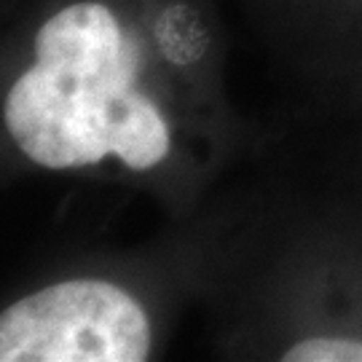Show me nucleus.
Returning <instances> with one entry per match:
<instances>
[{"instance_id":"2","label":"nucleus","mask_w":362,"mask_h":362,"mask_svg":"<svg viewBox=\"0 0 362 362\" xmlns=\"http://www.w3.org/2000/svg\"><path fill=\"white\" fill-rule=\"evenodd\" d=\"M148 351V314L113 282H59L0 311V362H140Z\"/></svg>"},{"instance_id":"1","label":"nucleus","mask_w":362,"mask_h":362,"mask_svg":"<svg viewBox=\"0 0 362 362\" xmlns=\"http://www.w3.org/2000/svg\"><path fill=\"white\" fill-rule=\"evenodd\" d=\"M140 57L116 13L73 3L35 35V62L6 97V129L40 167L70 169L116 156L145 172L169 156L158 105L137 86Z\"/></svg>"},{"instance_id":"3","label":"nucleus","mask_w":362,"mask_h":362,"mask_svg":"<svg viewBox=\"0 0 362 362\" xmlns=\"http://www.w3.org/2000/svg\"><path fill=\"white\" fill-rule=\"evenodd\" d=\"M285 362H362V338L317 336L303 338L282 354Z\"/></svg>"}]
</instances>
